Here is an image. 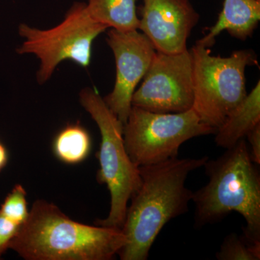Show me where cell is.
<instances>
[{"label": "cell", "mask_w": 260, "mask_h": 260, "mask_svg": "<svg viewBox=\"0 0 260 260\" xmlns=\"http://www.w3.org/2000/svg\"><path fill=\"white\" fill-rule=\"evenodd\" d=\"M215 256L218 260H259L260 242H251L243 234H229Z\"/></svg>", "instance_id": "15"}, {"label": "cell", "mask_w": 260, "mask_h": 260, "mask_svg": "<svg viewBox=\"0 0 260 260\" xmlns=\"http://www.w3.org/2000/svg\"><path fill=\"white\" fill-rule=\"evenodd\" d=\"M0 212L18 225H22L25 223L29 212L27 207L26 191L23 186L20 184L14 186L2 204Z\"/></svg>", "instance_id": "16"}, {"label": "cell", "mask_w": 260, "mask_h": 260, "mask_svg": "<svg viewBox=\"0 0 260 260\" xmlns=\"http://www.w3.org/2000/svg\"><path fill=\"white\" fill-rule=\"evenodd\" d=\"M208 156L169 159L139 167L141 185L131 198L121 228L126 243L121 260H146L164 225L189 211L193 192L186 186L191 172L203 167Z\"/></svg>", "instance_id": "1"}, {"label": "cell", "mask_w": 260, "mask_h": 260, "mask_svg": "<svg viewBox=\"0 0 260 260\" xmlns=\"http://www.w3.org/2000/svg\"><path fill=\"white\" fill-rule=\"evenodd\" d=\"M259 20V0H224L223 10L216 23L197 43L211 47L215 38L223 31H227L232 37L246 40L252 36Z\"/></svg>", "instance_id": "11"}, {"label": "cell", "mask_w": 260, "mask_h": 260, "mask_svg": "<svg viewBox=\"0 0 260 260\" xmlns=\"http://www.w3.org/2000/svg\"><path fill=\"white\" fill-rule=\"evenodd\" d=\"M107 29L90 16L85 3H76L64 20L54 28L41 30L20 24L19 34L25 41L17 52L34 54L39 58L37 80L44 84L63 61H72L81 68H88L94 40Z\"/></svg>", "instance_id": "6"}, {"label": "cell", "mask_w": 260, "mask_h": 260, "mask_svg": "<svg viewBox=\"0 0 260 260\" xmlns=\"http://www.w3.org/2000/svg\"><path fill=\"white\" fill-rule=\"evenodd\" d=\"M141 30L158 52L177 54L188 49L187 40L200 20L189 0H143Z\"/></svg>", "instance_id": "10"}, {"label": "cell", "mask_w": 260, "mask_h": 260, "mask_svg": "<svg viewBox=\"0 0 260 260\" xmlns=\"http://www.w3.org/2000/svg\"><path fill=\"white\" fill-rule=\"evenodd\" d=\"M138 0H88L89 15L98 23L122 32L138 30Z\"/></svg>", "instance_id": "13"}, {"label": "cell", "mask_w": 260, "mask_h": 260, "mask_svg": "<svg viewBox=\"0 0 260 260\" xmlns=\"http://www.w3.org/2000/svg\"><path fill=\"white\" fill-rule=\"evenodd\" d=\"M8 161V154L4 145L0 143V172L4 169Z\"/></svg>", "instance_id": "19"}, {"label": "cell", "mask_w": 260, "mask_h": 260, "mask_svg": "<svg viewBox=\"0 0 260 260\" xmlns=\"http://www.w3.org/2000/svg\"><path fill=\"white\" fill-rule=\"evenodd\" d=\"M258 124H260L259 81L217 129L215 143L220 148H232Z\"/></svg>", "instance_id": "12"}, {"label": "cell", "mask_w": 260, "mask_h": 260, "mask_svg": "<svg viewBox=\"0 0 260 260\" xmlns=\"http://www.w3.org/2000/svg\"><path fill=\"white\" fill-rule=\"evenodd\" d=\"M259 1H260V0H259Z\"/></svg>", "instance_id": "20"}, {"label": "cell", "mask_w": 260, "mask_h": 260, "mask_svg": "<svg viewBox=\"0 0 260 260\" xmlns=\"http://www.w3.org/2000/svg\"><path fill=\"white\" fill-rule=\"evenodd\" d=\"M190 51L192 109L204 124L218 129L247 95L246 68L258 64L256 56L249 49L234 51L228 57L215 56L197 42Z\"/></svg>", "instance_id": "5"}, {"label": "cell", "mask_w": 260, "mask_h": 260, "mask_svg": "<svg viewBox=\"0 0 260 260\" xmlns=\"http://www.w3.org/2000/svg\"><path fill=\"white\" fill-rule=\"evenodd\" d=\"M80 102L99 126L102 141L97 153L100 164L97 181L106 184L111 194L109 215L105 219L98 220L95 224L121 230L128 202L141 185L139 168L126 153L123 138L124 124L107 107L97 90L83 89Z\"/></svg>", "instance_id": "4"}, {"label": "cell", "mask_w": 260, "mask_h": 260, "mask_svg": "<svg viewBox=\"0 0 260 260\" xmlns=\"http://www.w3.org/2000/svg\"><path fill=\"white\" fill-rule=\"evenodd\" d=\"M216 132L200 120L192 109L162 114L133 107L123 128V138L129 158L139 168L176 158L187 140Z\"/></svg>", "instance_id": "7"}, {"label": "cell", "mask_w": 260, "mask_h": 260, "mask_svg": "<svg viewBox=\"0 0 260 260\" xmlns=\"http://www.w3.org/2000/svg\"><path fill=\"white\" fill-rule=\"evenodd\" d=\"M192 56L186 49L177 54L155 52L132 106L148 112L174 114L192 109Z\"/></svg>", "instance_id": "8"}, {"label": "cell", "mask_w": 260, "mask_h": 260, "mask_svg": "<svg viewBox=\"0 0 260 260\" xmlns=\"http://www.w3.org/2000/svg\"><path fill=\"white\" fill-rule=\"evenodd\" d=\"M107 42L115 58L116 80L112 91L103 99L124 125L133 107V94L148 72L156 50L138 30L122 32L112 28L107 32Z\"/></svg>", "instance_id": "9"}, {"label": "cell", "mask_w": 260, "mask_h": 260, "mask_svg": "<svg viewBox=\"0 0 260 260\" xmlns=\"http://www.w3.org/2000/svg\"><path fill=\"white\" fill-rule=\"evenodd\" d=\"M20 226L21 225L7 218L0 212V258L5 251L9 249L10 242L16 235Z\"/></svg>", "instance_id": "17"}, {"label": "cell", "mask_w": 260, "mask_h": 260, "mask_svg": "<svg viewBox=\"0 0 260 260\" xmlns=\"http://www.w3.org/2000/svg\"><path fill=\"white\" fill-rule=\"evenodd\" d=\"M125 243L121 229L80 223L39 200L9 249L28 260H109Z\"/></svg>", "instance_id": "2"}, {"label": "cell", "mask_w": 260, "mask_h": 260, "mask_svg": "<svg viewBox=\"0 0 260 260\" xmlns=\"http://www.w3.org/2000/svg\"><path fill=\"white\" fill-rule=\"evenodd\" d=\"M249 142V154L253 162L259 165L260 164V124H258L254 129H251L246 135Z\"/></svg>", "instance_id": "18"}, {"label": "cell", "mask_w": 260, "mask_h": 260, "mask_svg": "<svg viewBox=\"0 0 260 260\" xmlns=\"http://www.w3.org/2000/svg\"><path fill=\"white\" fill-rule=\"evenodd\" d=\"M91 140L88 131L80 124H68L58 133L54 151L59 160L68 164L83 161L90 153Z\"/></svg>", "instance_id": "14"}, {"label": "cell", "mask_w": 260, "mask_h": 260, "mask_svg": "<svg viewBox=\"0 0 260 260\" xmlns=\"http://www.w3.org/2000/svg\"><path fill=\"white\" fill-rule=\"evenodd\" d=\"M216 159H208L203 167L206 185L194 191V227L218 223L232 212L244 218V236L260 242V175L251 160L249 147L242 139Z\"/></svg>", "instance_id": "3"}]
</instances>
